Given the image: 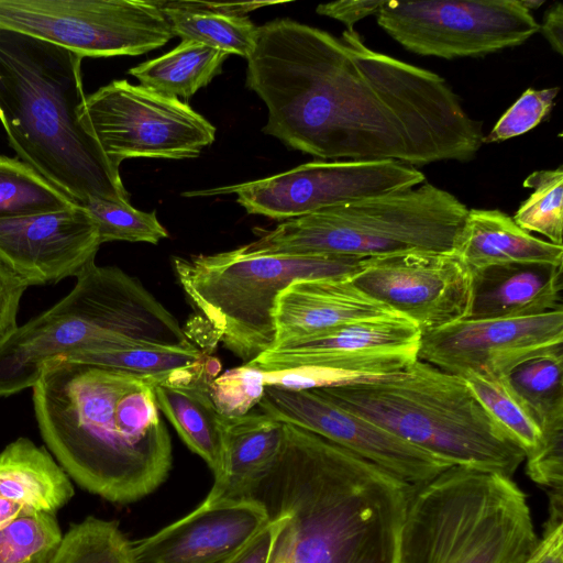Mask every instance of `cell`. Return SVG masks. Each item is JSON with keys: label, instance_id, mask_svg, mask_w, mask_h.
Returning a JSON list of instances; mask_svg holds the SVG:
<instances>
[{"label": "cell", "instance_id": "obj_1", "mask_svg": "<svg viewBox=\"0 0 563 563\" xmlns=\"http://www.w3.org/2000/svg\"><path fill=\"white\" fill-rule=\"evenodd\" d=\"M246 87L266 104L264 133L318 158L467 161L481 122L435 73L290 19L258 26Z\"/></svg>", "mask_w": 563, "mask_h": 563}, {"label": "cell", "instance_id": "obj_2", "mask_svg": "<svg viewBox=\"0 0 563 563\" xmlns=\"http://www.w3.org/2000/svg\"><path fill=\"white\" fill-rule=\"evenodd\" d=\"M411 489L339 444L284 422L276 462L242 500L277 521L267 563H400Z\"/></svg>", "mask_w": 563, "mask_h": 563}, {"label": "cell", "instance_id": "obj_3", "mask_svg": "<svg viewBox=\"0 0 563 563\" xmlns=\"http://www.w3.org/2000/svg\"><path fill=\"white\" fill-rule=\"evenodd\" d=\"M158 378L67 361L45 365L32 387L35 418L46 446L80 487L124 505L165 482L173 446L155 401Z\"/></svg>", "mask_w": 563, "mask_h": 563}, {"label": "cell", "instance_id": "obj_4", "mask_svg": "<svg viewBox=\"0 0 563 563\" xmlns=\"http://www.w3.org/2000/svg\"><path fill=\"white\" fill-rule=\"evenodd\" d=\"M82 57L0 27V122L10 146L77 205L98 197L129 202L119 167L81 121Z\"/></svg>", "mask_w": 563, "mask_h": 563}, {"label": "cell", "instance_id": "obj_5", "mask_svg": "<svg viewBox=\"0 0 563 563\" xmlns=\"http://www.w3.org/2000/svg\"><path fill=\"white\" fill-rule=\"evenodd\" d=\"M313 388L451 465L512 477L525 461L463 377L423 361L386 376Z\"/></svg>", "mask_w": 563, "mask_h": 563}, {"label": "cell", "instance_id": "obj_6", "mask_svg": "<svg viewBox=\"0 0 563 563\" xmlns=\"http://www.w3.org/2000/svg\"><path fill=\"white\" fill-rule=\"evenodd\" d=\"M63 299L0 343V398L33 387L45 365L112 346L190 349L178 320L136 279L89 263Z\"/></svg>", "mask_w": 563, "mask_h": 563}, {"label": "cell", "instance_id": "obj_7", "mask_svg": "<svg viewBox=\"0 0 563 563\" xmlns=\"http://www.w3.org/2000/svg\"><path fill=\"white\" fill-rule=\"evenodd\" d=\"M539 537L512 477L453 465L412 487L400 563H525Z\"/></svg>", "mask_w": 563, "mask_h": 563}, {"label": "cell", "instance_id": "obj_8", "mask_svg": "<svg viewBox=\"0 0 563 563\" xmlns=\"http://www.w3.org/2000/svg\"><path fill=\"white\" fill-rule=\"evenodd\" d=\"M467 207L424 181L288 219L241 249L249 254L341 255L360 258L453 253Z\"/></svg>", "mask_w": 563, "mask_h": 563}, {"label": "cell", "instance_id": "obj_9", "mask_svg": "<svg viewBox=\"0 0 563 563\" xmlns=\"http://www.w3.org/2000/svg\"><path fill=\"white\" fill-rule=\"evenodd\" d=\"M367 258L341 255L249 254L241 246L175 257L174 271L192 306L225 349L244 364L276 342L278 295L300 279L351 278Z\"/></svg>", "mask_w": 563, "mask_h": 563}, {"label": "cell", "instance_id": "obj_10", "mask_svg": "<svg viewBox=\"0 0 563 563\" xmlns=\"http://www.w3.org/2000/svg\"><path fill=\"white\" fill-rule=\"evenodd\" d=\"M421 331L394 313L344 323L274 344L244 364L265 384L313 388L372 379L418 360Z\"/></svg>", "mask_w": 563, "mask_h": 563}, {"label": "cell", "instance_id": "obj_11", "mask_svg": "<svg viewBox=\"0 0 563 563\" xmlns=\"http://www.w3.org/2000/svg\"><path fill=\"white\" fill-rule=\"evenodd\" d=\"M0 27L82 58L137 56L175 36L156 0H0Z\"/></svg>", "mask_w": 563, "mask_h": 563}, {"label": "cell", "instance_id": "obj_12", "mask_svg": "<svg viewBox=\"0 0 563 563\" xmlns=\"http://www.w3.org/2000/svg\"><path fill=\"white\" fill-rule=\"evenodd\" d=\"M81 121L117 167L135 157L196 158L216 136L187 103L125 79L86 96Z\"/></svg>", "mask_w": 563, "mask_h": 563}, {"label": "cell", "instance_id": "obj_13", "mask_svg": "<svg viewBox=\"0 0 563 563\" xmlns=\"http://www.w3.org/2000/svg\"><path fill=\"white\" fill-rule=\"evenodd\" d=\"M375 16L406 49L444 59L493 54L539 32L519 0L385 1Z\"/></svg>", "mask_w": 563, "mask_h": 563}, {"label": "cell", "instance_id": "obj_14", "mask_svg": "<svg viewBox=\"0 0 563 563\" xmlns=\"http://www.w3.org/2000/svg\"><path fill=\"white\" fill-rule=\"evenodd\" d=\"M424 181L421 170L398 161H316L267 178L185 196L235 194L247 213L288 220Z\"/></svg>", "mask_w": 563, "mask_h": 563}, {"label": "cell", "instance_id": "obj_15", "mask_svg": "<svg viewBox=\"0 0 563 563\" xmlns=\"http://www.w3.org/2000/svg\"><path fill=\"white\" fill-rule=\"evenodd\" d=\"M257 406L275 420L317 433L412 487L453 466L342 408L314 388L266 384Z\"/></svg>", "mask_w": 563, "mask_h": 563}, {"label": "cell", "instance_id": "obj_16", "mask_svg": "<svg viewBox=\"0 0 563 563\" xmlns=\"http://www.w3.org/2000/svg\"><path fill=\"white\" fill-rule=\"evenodd\" d=\"M563 347V309L506 319H462L421 333L418 360L457 376L504 377L522 362Z\"/></svg>", "mask_w": 563, "mask_h": 563}, {"label": "cell", "instance_id": "obj_17", "mask_svg": "<svg viewBox=\"0 0 563 563\" xmlns=\"http://www.w3.org/2000/svg\"><path fill=\"white\" fill-rule=\"evenodd\" d=\"M351 283L415 323L421 333L465 319L471 273L453 253L367 258Z\"/></svg>", "mask_w": 563, "mask_h": 563}, {"label": "cell", "instance_id": "obj_18", "mask_svg": "<svg viewBox=\"0 0 563 563\" xmlns=\"http://www.w3.org/2000/svg\"><path fill=\"white\" fill-rule=\"evenodd\" d=\"M100 245L92 218L79 205L0 221V263L30 286L76 277Z\"/></svg>", "mask_w": 563, "mask_h": 563}, {"label": "cell", "instance_id": "obj_19", "mask_svg": "<svg viewBox=\"0 0 563 563\" xmlns=\"http://www.w3.org/2000/svg\"><path fill=\"white\" fill-rule=\"evenodd\" d=\"M251 500L208 503L131 542V563H228L268 522Z\"/></svg>", "mask_w": 563, "mask_h": 563}, {"label": "cell", "instance_id": "obj_20", "mask_svg": "<svg viewBox=\"0 0 563 563\" xmlns=\"http://www.w3.org/2000/svg\"><path fill=\"white\" fill-rule=\"evenodd\" d=\"M563 265L510 263L471 271L465 319L531 317L562 309Z\"/></svg>", "mask_w": 563, "mask_h": 563}, {"label": "cell", "instance_id": "obj_21", "mask_svg": "<svg viewBox=\"0 0 563 563\" xmlns=\"http://www.w3.org/2000/svg\"><path fill=\"white\" fill-rule=\"evenodd\" d=\"M394 313L358 290L350 278L296 280L276 299L275 344L344 323Z\"/></svg>", "mask_w": 563, "mask_h": 563}, {"label": "cell", "instance_id": "obj_22", "mask_svg": "<svg viewBox=\"0 0 563 563\" xmlns=\"http://www.w3.org/2000/svg\"><path fill=\"white\" fill-rule=\"evenodd\" d=\"M209 366L158 378L153 389L158 409L173 424L185 444L212 471H219L223 448L222 415L210 395Z\"/></svg>", "mask_w": 563, "mask_h": 563}, {"label": "cell", "instance_id": "obj_23", "mask_svg": "<svg viewBox=\"0 0 563 563\" xmlns=\"http://www.w3.org/2000/svg\"><path fill=\"white\" fill-rule=\"evenodd\" d=\"M283 440L284 422L263 412L227 416L220 468L205 500H242L246 490L272 468Z\"/></svg>", "mask_w": 563, "mask_h": 563}, {"label": "cell", "instance_id": "obj_24", "mask_svg": "<svg viewBox=\"0 0 563 563\" xmlns=\"http://www.w3.org/2000/svg\"><path fill=\"white\" fill-rule=\"evenodd\" d=\"M453 254L471 272L510 263L563 265V246L533 236L498 209H468Z\"/></svg>", "mask_w": 563, "mask_h": 563}, {"label": "cell", "instance_id": "obj_25", "mask_svg": "<svg viewBox=\"0 0 563 563\" xmlns=\"http://www.w3.org/2000/svg\"><path fill=\"white\" fill-rule=\"evenodd\" d=\"M175 36L247 59L258 33L244 13L276 2L157 1Z\"/></svg>", "mask_w": 563, "mask_h": 563}, {"label": "cell", "instance_id": "obj_26", "mask_svg": "<svg viewBox=\"0 0 563 563\" xmlns=\"http://www.w3.org/2000/svg\"><path fill=\"white\" fill-rule=\"evenodd\" d=\"M0 496L55 514L74 496L68 474L44 446L19 438L0 452Z\"/></svg>", "mask_w": 563, "mask_h": 563}, {"label": "cell", "instance_id": "obj_27", "mask_svg": "<svg viewBox=\"0 0 563 563\" xmlns=\"http://www.w3.org/2000/svg\"><path fill=\"white\" fill-rule=\"evenodd\" d=\"M228 54L191 41H181L159 57L132 67L128 73L141 86L170 97L190 98L221 73Z\"/></svg>", "mask_w": 563, "mask_h": 563}, {"label": "cell", "instance_id": "obj_28", "mask_svg": "<svg viewBox=\"0 0 563 563\" xmlns=\"http://www.w3.org/2000/svg\"><path fill=\"white\" fill-rule=\"evenodd\" d=\"M563 347L517 365L505 377L540 429L563 424Z\"/></svg>", "mask_w": 563, "mask_h": 563}, {"label": "cell", "instance_id": "obj_29", "mask_svg": "<svg viewBox=\"0 0 563 563\" xmlns=\"http://www.w3.org/2000/svg\"><path fill=\"white\" fill-rule=\"evenodd\" d=\"M78 206L31 166L0 154V221Z\"/></svg>", "mask_w": 563, "mask_h": 563}, {"label": "cell", "instance_id": "obj_30", "mask_svg": "<svg viewBox=\"0 0 563 563\" xmlns=\"http://www.w3.org/2000/svg\"><path fill=\"white\" fill-rule=\"evenodd\" d=\"M55 361L98 365L142 376L164 377L200 367L205 363V356L196 346L172 349L137 345L80 350Z\"/></svg>", "mask_w": 563, "mask_h": 563}, {"label": "cell", "instance_id": "obj_31", "mask_svg": "<svg viewBox=\"0 0 563 563\" xmlns=\"http://www.w3.org/2000/svg\"><path fill=\"white\" fill-rule=\"evenodd\" d=\"M463 378L489 415L523 451L525 459L534 454L542 439L540 426L506 377L468 374Z\"/></svg>", "mask_w": 563, "mask_h": 563}, {"label": "cell", "instance_id": "obj_32", "mask_svg": "<svg viewBox=\"0 0 563 563\" xmlns=\"http://www.w3.org/2000/svg\"><path fill=\"white\" fill-rule=\"evenodd\" d=\"M49 563H131V541L117 520L89 516L63 534Z\"/></svg>", "mask_w": 563, "mask_h": 563}, {"label": "cell", "instance_id": "obj_33", "mask_svg": "<svg viewBox=\"0 0 563 563\" xmlns=\"http://www.w3.org/2000/svg\"><path fill=\"white\" fill-rule=\"evenodd\" d=\"M62 539L55 514L26 510L0 530V563H49Z\"/></svg>", "mask_w": 563, "mask_h": 563}, {"label": "cell", "instance_id": "obj_34", "mask_svg": "<svg viewBox=\"0 0 563 563\" xmlns=\"http://www.w3.org/2000/svg\"><path fill=\"white\" fill-rule=\"evenodd\" d=\"M523 187L533 191L518 208L514 221L525 231L562 245L563 167L534 172L525 179Z\"/></svg>", "mask_w": 563, "mask_h": 563}, {"label": "cell", "instance_id": "obj_35", "mask_svg": "<svg viewBox=\"0 0 563 563\" xmlns=\"http://www.w3.org/2000/svg\"><path fill=\"white\" fill-rule=\"evenodd\" d=\"M81 207L92 218L101 244L111 241L157 244L168 236L155 211L137 210L130 202L90 197Z\"/></svg>", "mask_w": 563, "mask_h": 563}, {"label": "cell", "instance_id": "obj_36", "mask_svg": "<svg viewBox=\"0 0 563 563\" xmlns=\"http://www.w3.org/2000/svg\"><path fill=\"white\" fill-rule=\"evenodd\" d=\"M559 87L527 89L500 117L483 143L503 142L536 128L551 111Z\"/></svg>", "mask_w": 563, "mask_h": 563}, {"label": "cell", "instance_id": "obj_37", "mask_svg": "<svg viewBox=\"0 0 563 563\" xmlns=\"http://www.w3.org/2000/svg\"><path fill=\"white\" fill-rule=\"evenodd\" d=\"M264 373L243 365L210 384V395L224 416H242L257 405L264 390Z\"/></svg>", "mask_w": 563, "mask_h": 563}, {"label": "cell", "instance_id": "obj_38", "mask_svg": "<svg viewBox=\"0 0 563 563\" xmlns=\"http://www.w3.org/2000/svg\"><path fill=\"white\" fill-rule=\"evenodd\" d=\"M538 451L527 460V474L548 494L563 493V424L541 430Z\"/></svg>", "mask_w": 563, "mask_h": 563}, {"label": "cell", "instance_id": "obj_39", "mask_svg": "<svg viewBox=\"0 0 563 563\" xmlns=\"http://www.w3.org/2000/svg\"><path fill=\"white\" fill-rule=\"evenodd\" d=\"M541 538L525 563H563V499H549Z\"/></svg>", "mask_w": 563, "mask_h": 563}, {"label": "cell", "instance_id": "obj_40", "mask_svg": "<svg viewBox=\"0 0 563 563\" xmlns=\"http://www.w3.org/2000/svg\"><path fill=\"white\" fill-rule=\"evenodd\" d=\"M31 287L0 263V343L19 327L16 316L23 292Z\"/></svg>", "mask_w": 563, "mask_h": 563}, {"label": "cell", "instance_id": "obj_41", "mask_svg": "<svg viewBox=\"0 0 563 563\" xmlns=\"http://www.w3.org/2000/svg\"><path fill=\"white\" fill-rule=\"evenodd\" d=\"M384 3L382 0H343L319 4L316 11L344 23L346 29H353L358 21L376 15Z\"/></svg>", "mask_w": 563, "mask_h": 563}, {"label": "cell", "instance_id": "obj_42", "mask_svg": "<svg viewBox=\"0 0 563 563\" xmlns=\"http://www.w3.org/2000/svg\"><path fill=\"white\" fill-rule=\"evenodd\" d=\"M268 519L267 525L228 563H267L277 529V521Z\"/></svg>", "mask_w": 563, "mask_h": 563}, {"label": "cell", "instance_id": "obj_43", "mask_svg": "<svg viewBox=\"0 0 563 563\" xmlns=\"http://www.w3.org/2000/svg\"><path fill=\"white\" fill-rule=\"evenodd\" d=\"M539 31L542 32L553 51L563 54V7L561 2L551 5L544 13L542 24H539Z\"/></svg>", "mask_w": 563, "mask_h": 563}, {"label": "cell", "instance_id": "obj_44", "mask_svg": "<svg viewBox=\"0 0 563 563\" xmlns=\"http://www.w3.org/2000/svg\"><path fill=\"white\" fill-rule=\"evenodd\" d=\"M26 510L30 509L19 503L0 496V530Z\"/></svg>", "mask_w": 563, "mask_h": 563}, {"label": "cell", "instance_id": "obj_45", "mask_svg": "<svg viewBox=\"0 0 563 563\" xmlns=\"http://www.w3.org/2000/svg\"><path fill=\"white\" fill-rule=\"evenodd\" d=\"M519 1H520V4L530 12H531V10H536L544 3L543 0H519Z\"/></svg>", "mask_w": 563, "mask_h": 563}]
</instances>
